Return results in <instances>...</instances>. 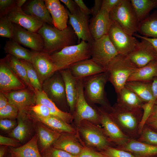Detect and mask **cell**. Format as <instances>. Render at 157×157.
Here are the masks:
<instances>
[{"label": "cell", "mask_w": 157, "mask_h": 157, "mask_svg": "<svg viewBox=\"0 0 157 157\" xmlns=\"http://www.w3.org/2000/svg\"><path fill=\"white\" fill-rule=\"evenodd\" d=\"M108 111L126 136L130 139H138L140 135V126L143 113L142 109H131L117 103Z\"/></svg>", "instance_id": "1"}, {"label": "cell", "mask_w": 157, "mask_h": 157, "mask_svg": "<svg viewBox=\"0 0 157 157\" xmlns=\"http://www.w3.org/2000/svg\"><path fill=\"white\" fill-rule=\"evenodd\" d=\"M37 32L44 41L43 51L50 54L66 47L76 44L77 37L73 29L68 26L63 30L45 23Z\"/></svg>", "instance_id": "2"}, {"label": "cell", "mask_w": 157, "mask_h": 157, "mask_svg": "<svg viewBox=\"0 0 157 157\" xmlns=\"http://www.w3.org/2000/svg\"><path fill=\"white\" fill-rule=\"evenodd\" d=\"M91 44L81 40L77 44L68 46L50 54L56 72L68 68L79 61L90 59Z\"/></svg>", "instance_id": "3"}, {"label": "cell", "mask_w": 157, "mask_h": 157, "mask_svg": "<svg viewBox=\"0 0 157 157\" xmlns=\"http://www.w3.org/2000/svg\"><path fill=\"white\" fill-rule=\"evenodd\" d=\"M137 68L126 56L120 54L110 62L106 70L109 81L117 94L124 87L129 78Z\"/></svg>", "instance_id": "4"}, {"label": "cell", "mask_w": 157, "mask_h": 157, "mask_svg": "<svg viewBox=\"0 0 157 157\" xmlns=\"http://www.w3.org/2000/svg\"><path fill=\"white\" fill-rule=\"evenodd\" d=\"M84 91L86 100L93 104H101L108 111L111 107L106 98L105 86L109 81L108 72H105L83 79Z\"/></svg>", "instance_id": "5"}, {"label": "cell", "mask_w": 157, "mask_h": 157, "mask_svg": "<svg viewBox=\"0 0 157 157\" xmlns=\"http://www.w3.org/2000/svg\"><path fill=\"white\" fill-rule=\"evenodd\" d=\"M110 18L124 31L133 36L138 32L140 22L130 0H121L109 13Z\"/></svg>", "instance_id": "6"}, {"label": "cell", "mask_w": 157, "mask_h": 157, "mask_svg": "<svg viewBox=\"0 0 157 157\" xmlns=\"http://www.w3.org/2000/svg\"><path fill=\"white\" fill-rule=\"evenodd\" d=\"M90 52L91 58L106 69L110 62L119 54L108 34L94 40L91 44Z\"/></svg>", "instance_id": "7"}, {"label": "cell", "mask_w": 157, "mask_h": 157, "mask_svg": "<svg viewBox=\"0 0 157 157\" xmlns=\"http://www.w3.org/2000/svg\"><path fill=\"white\" fill-rule=\"evenodd\" d=\"M111 42L119 54L126 56L135 49L139 42L113 22L108 33Z\"/></svg>", "instance_id": "8"}, {"label": "cell", "mask_w": 157, "mask_h": 157, "mask_svg": "<svg viewBox=\"0 0 157 157\" xmlns=\"http://www.w3.org/2000/svg\"><path fill=\"white\" fill-rule=\"evenodd\" d=\"M99 122L110 141L116 146L123 144L130 139L122 131L108 112L101 107L98 108Z\"/></svg>", "instance_id": "9"}, {"label": "cell", "mask_w": 157, "mask_h": 157, "mask_svg": "<svg viewBox=\"0 0 157 157\" xmlns=\"http://www.w3.org/2000/svg\"><path fill=\"white\" fill-rule=\"evenodd\" d=\"M77 97L74 111L78 122L88 120L99 122V117L97 110L88 103L85 96L83 79H77Z\"/></svg>", "instance_id": "10"}, {"label": "cell", "mask_w": 157, "mask_h": 157, "mask_svg": "<svg viewBox=\"0 0 157 157\" xmlns=\"http://www.w3.org/2000/svg\"><path fill=\"white\" fill-rule=\"evenodd\" d=\"M134 50L126 56L137 68L142 67L157 58L156 51L152 44L144 39H141Z\"/></svg>", "instance_id": "11"}, {"label": "cell", "mask_w": 157, "mask_h": 157, "mask_svg": "<svg viewBox=\"0 0 157 157\" xmlns=\"http://www.w3.org/2000/svg\"><path fill=\"white\" fill-rule=\"evenodd\" d=\"M67 10L69 23L77 37L78 44L81 40L91 44L94 40L90 31L88 15L79 8L73 14Z\"/></svg>", "instance_id": "12"}, {"label": "cell", "mask_w": 157, "mask_h": 157, "mask_svg": "<svg viewBox=\"0 0 157 157\" xmlns=\"http://www.w3.org/2000/svg\"><path fill=\"white\" fill-rule=\"evenodd\" d=\"M14 31L12 40L19 44L31 49L32 51H43L44 43L42 36L37 32L28 31L13 23Z\"/></svg>", "instance_id": "13"}, {"label": "cell", "mask_w": 157, "mask_h": 157, "mask_svg": "<svg viewBox=\"0 0 157 157\" xmlns=\"http://www.w3.org/2000/svg\"><path fill=\"white\" fill-rule=\"evenodd\" d=\"M42 87L43 91L55 103L67 102L64 83L58 71L45 80Z\"/></svg>", "instance_id": "14"}, {"label": "cell", "mask_w": 157, "mask_h": 157, "mask_svg": "<svg viewBox=\"0 0 157 157\" xmlns=\"http://www.w3.org/2000/svg\"><path fill=\"white\" fill-rule=\"evenodd\" d=\"M31 63L42 85L44 81L56 72L50 54L43 51H32Z\"/></svg>", "instance_id": "15"}, {"label": "cell", "mask_w": 157, "mask_h": 157, "mask_svg": "<svg viewBox=\"0 0 157 157\" xmlns=\"http://www.w3.org/2000/svg\"><path fill=\"white\" fill-rule=\"evenodd\" d=\"M27 87L10 67L4 58L0 60V91L5 92Z\"/></svg>", "instance_id": "16"}, {"label": "cell", "mask_w": 157, "mask_h": 157, "mask_svg": "<svg viewBox=\"0 0 157 157\" xmlns=\"http://www.w3.org/2000/svg\"><path fill=\"white\" fill-rule=\"evenodd\" d=\"M80 131L88 144L97 148L100 151L111 146L112 143L103 129L88 124L82 127Z\"/></svg>", "instance_id": "17"}, {"label": "cell", "mask_w": 157, "mask_h": 157, "mask_svg": "<svg viewBox=\"0 0 157 157\" xmlns=\"http://www.w3.org/2000/svg\"><path fill=\"white\" fill-rule=\"evenodd\" d=\"M7 15L13 23L18 24L32 32H37L45 24L27 14L22 8L16 6L9 12Z\"/></svg>", "instance_id": "18"}, {"label": "cell", "mask_w": 157, "mask_h": 157, "mask_svg": "<svg viewBox=\"0 0 157 157\" xmlns=\"http://www.w3.org/2000/svg\"><path fill=\"white\" fill-rule=\"evenodd\" d=\"M3 93L9 104L16 107L19 110H28L35 104V92L27 88Z\"/></svg>", "instance_id": "19"}, {"label": "cell", "mask_w": 157, "mask_h": 157, "mask_svg": "<svg viewBox=\"0 0 157 157\" xmlns=\"http://www.w3.org/2000/svg\"><path fill=\"white\" fill-rule=\"evenodd\" d=\"M68 68L73 76L77 79H84L106 71L91 58L75 63Z\"/></svg>", "instance_id": "20"}, {"label": "cell", "mask_w": 157, "mask_h": 157, "mask_svg": "<svg viewBox=\"0 0 157 157\" xmlns=\"http://www.w3.org/2000/svg\"><path fill=\"white\" fill-rule=\"evenodd\" d=\"M112 23L109 13L104 10H101L96 16L93 17L89 27L94 40L107 35Z\"/></svg>", "instance_id": "21"}, {"label": "cell", "mask_w": 157, "mask_h": 157, "mask_svg": "<svg viewBox=\"0 0 157 157\" xmlns=\"http://www.w3.org/2000/svg\"><path fill=\"white\" fill-rule=\"evenodd\" d=\"M44 1L52 19L53 26L60 30L67 28L69 19L67 10L60 1L45 0Z\"/></svg>", "instance_id": "22"}, {"label": "cell", "mask_w": 157, "mask_h": 157, "mask_svg": "<svg viewBox=\"0 0 157 157\" xmlns=\"http://www.w3.org/2000/svg\"><path fill=\"white\" fill-rule=\"evenodd\" d=\"M116 148L129 152L135 157H157V146L130 139Z\"/></svg>", "instance_id": "23"}, {"label": "cell", "mask_w": 157, "mask_h": 157, "mask_svg": "<svg viewBox=\"0 0 157 157\" xmlns=\"http://www.w3.org/2000/svg\"><path fill=\"white\" fill-rule=\"evenodd\" d=\"M22 10L27 14L45 23L53 26L52 19L44 0L31 1L23 6Z\"/></svg>", "instance_id": "24"}, {"label": "cell", "mask_w": 157, "mask_h": 157, "mask_svg": "<svg viewBox=\"0 0 157 157\" xmlns=\"http://www.w3.org/2000/svg\"><path fill=\"white\" fill-rule=\"evenodd\" d=\"M63 80L67 104L71 112H74L77 97V79L68 68L58 71Z\"/></svg>", "instance_id": "25"}, {"label": "cell", "mask_w": 157, "mask_h": 157, "mask_svg": "<svg viewBox=\"0 0 157 157\" xmlns=\"http://www.w3.org/2000/svg\"><path fill=\"white\" fill-rule=\"evenodd\" d=\"M35 104H41L46 106L49 110L51 115L56 117L68 123L72 119L70 113L62 111L42 90L35 92Z\"/></svg>", "instance_id": "26"}, {"label": "cell", "mask_w": 157, "mask_h": 157, "mask_svg": "<svg viewBox=\"0 0 157 157\" xmlns=\"http://www.w3.org/2000/svg\"><path fill=\"white\" fill-rule=\"evenodd\" d=\"M38 134L24 144L18 147H10L8 152L13 157H43L38 145Z\"/></svg>", "instance_id": "27"}, {"label": "cell", "mask_w": 157, "mask_h": 157, "mask_svg": "<svg viewBox=\"0 0 157 157\" xmlns=\"http://www.w3.org/2000/svg\"><path fill=\"white\" fill-rule=\"evenodd\" d=\"M37 126L38 138L40 143L39 151L41 154L51 147L59 138L60 133L51 129L39 122Z\"/></svg>", "instance_id": "28"}, {"label": "cell", "mask_w": 157, "mask_h": 157, "mask_svg": "<svg viewBox=\"0 0 157 157\" xmlns=\"http://www.w3.org/2000/svg\"><path fill=\"white\" fill-rule=\"evenodd\" d=\"M31 116L38 121L47 125L52 129L59 132L68 134L74 133V129L68 123L60 118L51 115L49 117H43L39 116L33 112Z\"/></svg>", "instance_id": "29"}, {"label": "cell", "mask_w": 157, "mask_h": 157, "mask_svg": "<svg viewBox=\"0 0 157 157\" xmlns=\"http://www.w3.org/2000/svg\"><path fill=\"white\" fill-rule=\"evenodd\" d=\"M64 133L61 134L59 138L54 142L53 147L61 149L75 156H78L81 152L83 147L71 136Z\"/></svg>", "instance_id": "30"}, {"label": "cell", "mask_w": 157, "mask_h": 157, "mask_svg": "<svg viewBox=\"0 0 157 157\" xmlns=\"http://www.w3.org/2000/svg\"><path fill=\"white\" fill-rule=\"evenodd\" d=\"M28 110H19L17 117V125L9 134V136L20 142L28 136L30 130Z\"/></svg>", "instance_id": "31"}, {"label": "cell", "mask_w": 157, "mask_h": 157, "mask_svg": "<svg viewBox=\"0 0 157 157\" xmlns=\"http://www.w3.org/2000/svg\"><path fill=\"white\" fill-rule=\"evenodd\" d=\"M152 82L127 81L125 87L133 92L145 104L148 102L152 96Z\"/></svg>", "instance_id": "32"}, {"label": "cell", "mask_w": 157, "mask_h": 157, "mask_svg": "<svg viewBox=\"0 0 157 157\" xmlns=\"http://www.w3.org/2000/svg\"><path fill=\"white\" fill-rule=\"evenodd\" d=\"M157 77V60H153L145 66L137 68L131 74L128 81L151 82Z\"/></svg>", "instance_id": "33"}, {"label": "cell", "mask_w": 157, "mask_h": 157, "mask_svg": "<svg viewBox=\"0 0 157 157\" xmlns=\"http://www.w3.org/2000/svg\"><path fill=\"white\" fill-rule=\"evenodd\" d=\"M117 103L131 109H142L144 104L135 93L125 87L117 94Z\"/></svg>", "instance_id": "34"}, {"label": "cell", "mask_w": 157, "mask_h": 157, "mask_svg": "<svg viewBox=\"0 0 157 157\" xmlns=\"http://www.w3.org/2000/svg\"><path fill=\"white\" fill-rule=\"evenodd\" d=\"M4 58L10 67L27 88L35 92V90L28 78L26 68L20 60L9 54H7Z\"/></svg>", "instance_id": "35"}, {"label": "cell", "mask_w": 157, "mask_h": 157, "mask_svg": "<svg viewBox=\"0 0 157 157\" xmlns=\"http://www.w3.org/2000/svg\"><path fill=\"white\" fill-rule=\"evenodd\" d=\"M138 32L146 37L157 38V11L140 22Z\"/></svg>", "instance_id": "36"}, {"label": "cell", "mask_w": 157, "mask_h": 157, "mask_svg": "<svg viewBox=\"0 0 157 157\" xmlns=\"http://www.w3.org/2000/svg\"><path fill=\"white\" fill-rule=\"evenodd\" d=\"M139 22L149 15L150 12L157 7V0H131Z\"/></svg>", "instance_id": "37"}, {"label": "cell", "mask_w": 157, "mask_h": 157, "mask_svg": "<svg viewBox=\"0 0 157 157\" xmlns=\"http://www.w3.org/2000/svg\"><path fill=\"white\" fill-rule=\"evenodd\" d=\"M5 52L19 59L25 60L31 63L32 51L26 49L12 40L6 42L4 47Z\"/></svg>", "instance_id": "38"}, {"label": "cell", "mask_w": 157, "mask_h": 157, "mask_svg": "<svg viewBox=\"0 0 157 157\" xmlns=\"http://www.w3.org/2000/svg\"><path fill=\"white\" fill-rule=\"evenodd\" d=\"M152 87L153 91L152 98L148 102L144 104L142 107L143 113L140 126V134L152 108L157 101V77H155L152 81Z\"/></svg>", "instance_id": "39"}, {"label": "cell", "mask_w": 157, "mask_h": 157, "mask_svg": "<svg viewBox=\"0 0 157 157\" xmlns=\"http://www.w3.org/2000/svg\"><path fill=\"white\" fill-rule=\"evenodd\" d=\"M19 60L26 68L28 78L35 92L42 91V85L31 63L25 60Z\"/></svg>", "instance_id": "40"}, {"label": "cell", "mask_w": 157, "mask_h": 157, "mask_svg": "<svg viewBox=\"0 0 157 157\" xmlns=\"http://www.w3.org/2000/svg\"><path fill=\"white\" fill-rule=\"evenodd\" d=\"M137 140L150 145L157 146V132L144 124L141 133Z\"/></svg>", "instance_id": "41"}, {"label": "cell", "mask_w": 157, "mask_h": 157, "mask_svg": "<svg viewBox=\"0 0 157 157\" xmlns=\"http://www.w3.org/2000/svg\"><path fill=\"white\" fill-rule=\"evenodd\" d=\"M14 31V24L8 18L7 15L0 17V36L12 39Z\"/></svg>", "instance_id": "42"}, {"label": "cell", "mask_w": 157, "mask_h": 157, "mask_svg": "<svg viewBox=\"0 0 157 157\" xmlns=\"http://www.w3.org/2000/svg\"><path fill=\"white\" fill-rule=\"evenodd\" d=\"M100 152L106 157H135L129 152L111 146L107 147Z\"/></svg>", "instance_id": "43"}, {"label": "cell", "mask_w": 157, "mask_h": 157, "mask_svg": "<svg viewBox=\"0 0 157 157\" xmlns=\"http://www.w3.org/2000/svg\"><path fill=\"white\" fill-rule=\"evenodd\" d=\"M19 111L16 107L9 104L0 109V119L13 120L17 118Z\"/></svg>", "instance_id": "44"}, {"label": "cell", "mask_w": 157, "mask_h": 157, "mask_svg": "<svg viewBox=\"0 0 157 157\" xmlns=\"http://www.w3.org/2000/svg\"><path fill=\"white\" fill-rule=\"evenodd\" d=\"M43 157H77L63 150L51 147L41 154Z\"/></svg>", "instance_id": "45"}, {"label": "cell", "mask_w": 157, "mask_h": 157, "mask_svg": "<svg viewBox=\"0 0 157 157\" xmlns=\"http://www.w3.org/2000/svg\"><path fill=\"white\" fill-rule=\"evenodd\" d=\"M35 114L43 117H49L51 115L49 109L46 106L41 104H35L30 107L28 109Z\"/></svg>", "instance_id": "46"}, {"label": "cell", "mask_w": 157, "mask_h": 157, "mask_svg": "<svg viewBox=\"0 0 157 157\" xmlns=\"http://www.w3.org/2000/svg\"><path fill=\"white\" fill-rule=\"evenodd\" d=\"M16 6V0H0V16L7 15Z\"/></svg>", "instance_id": "47"}, {"label": "cell", "mask_w": 157, "mask_h": 157, "mask_svg": "<svg viewBox=\"0 0 157 157\" xmlns=\"http://www.w3.org/2000/svg\"><path fill=\"white\" fill-rule=\"evenodd\" d=\"M20 142L14 138L0 135V144L1 145L16 148L21 146Z\"/></svg>", "instance_id": "48"}, {"label": "cell", "mask_w": 157, "mask_h": 157, "mask_svg": "<svg viewBox=\"0 0 157 157\" xmlns=\"http://www.w3.org/2000/svg\"><path fill=\"white\" fill-rule=\"evenodd\" d=\"M77 157H106L100 151L98 152L90 148L84 147Z\"/></svg>", "instance_id": "49"}, {"label": "cell", "mask_w": 157, "mask_h": 157, "mask_svg": "<svg viewBox=\"0 0 157 157\" xmlns=\"http://www.w3.org/2000/svg\"><path fill=\"white\" fill-rule=\"evenodd\" d=\"M121 1V0H103L101 10L110 13Z\"/></svg>", "instance_id": "50"}, {"label": "cell", "mask_w": 157, "mask_h": 157, "mask_svg": "<svg viewBox=\"0 0 157 157\" xmlns=\"http://www.w3.org/2000/svg\"><path fill=\"white\" fill-rule=\"evenodd\" d=\"M17 124L15 120L8 119H1L0 129L3 131H8L13 129L16 126Z\"/></svg>", "instance_id": "51"}, {"label": "cell", "mask_w": 157, "mask_h": 157, "mask_svg": "<svg viewBox=\"0 0 157 157\" xmlns=\"http://www.w3.org/2000/svg\"><path fill=\"white\" fill-rule=\"evenodd\" d=\"M68 9V11L71 14L74 13L78 9V7L74 1L72 0H60Z\"/></svg>", "instance_id": "52"}, {"label": "cell", "mask_w": 157, "mask_h": 157, "mask_svg": "<svg viewBox=\"0 0 157 157\" xmlns=\"http://www.w3.org/2000/svg\"><path fill=\"white\" fill-rule=\"evenodd\" d=\"M103 0H95L94 6L90 9L93 17L96 16L101 10Z\"/></svg>", "instance_id": "53"}, {"label": "cell", "mask_w": 157, "mask_h": 157, "mask_svg": "<svg viewBox=\"0 0 157 157\" xmlns=\"http://www.w3.org/2000/svg\"><path fill=\"white\" fill-rule=\"evenodd\" d=\"M80 10L85 13L89 15L91 14L90 9H89L82 0H74Z\"/></svg>", "instance_id": "54"}, {"label": "cell", "mask_w": 157, "mask_h": 157, "mask_svg": "<svg viewBox=\"0 0 157 157\" xmlns=\"http://www.w3.org/2000/svg\"><path fill=\"white\" fill-rule=\"evenodd\" d=\"M133 35L140 39H145L149 41L152 44L156 51L157 53L156 59L157 60V38L146 37L136 33L134 34Z\"/></svg>", "instance_id": "55"}, {"label": "cell", "mask_w": 157, "mask_h": 157, "mask_svg": "<svg viewBox=\"0 0 157 157\" xmlns=\"http://www.w3.org/2000/svg\"><path fill=\"white\" fill-rule=\"evenodd\" d=\"M156 119H157V101L152 108L146 122Z\"/></svg>", "instance_id": "56"}, {"label": "cell", "mask_w": 157, "mask_h": 157, "mask_svg": "<svg viewBox=\"0 0 157 157\" xmlns=\"http://www.w3.org/2000/svg\"><path fill=\"white\" fill-rule=\"evenodd\" d=\"M8 100L4 93L0 92V109L3 108L9 104Z\"/></svg>", "instance_id": "57"}, {"label": "cell", "mask_w": 157, "mask_h": 157, "mask_svg": "<svg viewBox=\"0 0 157 157\" xmlns=\"http://www.w3.org/2000/svg\"><path fill=\"white\" fill-rule=\"evenodd\" d=\"M145 124L157 132V119L146 122Z\"/></svg>", "instance_id": "58"}, {"label": "cell", "mask_w": 157, "mask_h": 157, "mask_svg": "<svg viewBox=\"0 0 157 157\" xmlns=\"http://www.w3.org/2000/svg\"><path fill=\"white\" fill-rule=\"evenodd\" d=\"M8 147L1 145L0 147V157H4L8 152Z\"/></svg>", "instance_id": "59"}, {"label": "cell", "mask_w": 157, "mask_h": 157, "mask_svg": "<svg viewBox=\"0 0 157 157\" xmlns=\"http://www.w3.org/2000/svg\"><path fill=\"white\" fill-rule=\"evenodd\" d=\"M26 1H27L26 0H16V6L18 7L22 8V6Z\"/></svg>", "instance_id": "60"}, {"label": "cell", "mask_w": 157, "mask_h": 157, "mask_svg": "<svg viewBox=\"0 0 157 157\" xmlns=\"http://www.w3.org/2000/svg\"><path fill=\"white\" fill-rule=\"evenodd\" d=\"M4 157H13L8 152Z\"/></svg>", "instance_id": "61"}, {"label": "cell", "mask_w": 157, "mask_h": 157, "mask_svg": "<svg viewBox=\"0 0 157 157\" xmlns=\"http://www.w3.org/2000/svg\"></svg>", "instance_id": "62"}]
</instances>
